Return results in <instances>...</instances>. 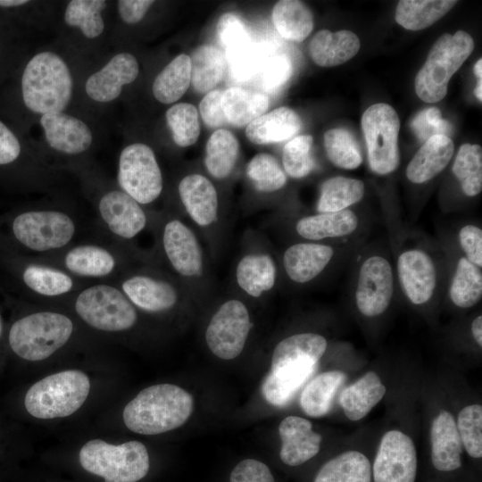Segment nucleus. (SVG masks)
Listing matches in <instances>:
<instances>
[{"mask_svg":"<svg viewBox=\"0 0 482 482\" xmlns=\"http://www.w3.org/2000/svg\"><path fill=\"white\" fill-rule=\"evenodd\" d=\"M326 338L316 333L295 334L275 347L270 371L262 386L265 400L273 406L287 405L316 371L327 349Z\"/></svg>","mask_w":482,"mask_h":482,"instance_id":"obj_1","label":"nucleus"},{"mask_svg":"<svg viewBox=\"0 0 482 482\" xmlns=\"http://www.w3.org/2000/svg\"><path fill=\"white\" fill-rule=\"evenodd\" d=\"M192 395L173 384L140 391L123 410L126 427L137 434L158 435L182 426L193 411Z\"/></svg>","mask_w":482,"mask_h":482,"instance_id":"obj_2","label":"nucleus"},{"mask_svg":"<svg viewBox=\"0 0 482 482\" xmlns=\"http://www.w3.org/2000/svg\"><path fill=\"white\" fill-rule=\"evenodd\" d=\"M72 92L71 71L59 54L43 51L28 62L21 77V95L29 111L41 115L62 112Z\"/></svg>","mask_w":482,"mask_h":482,"instance_id":"obj_3","label":"nucleus"},{"mask_svg":"<svg viewBox=\"0 0 482 482\" xmlns=\"http://www.w3.org/2000/svg\"><path fill=\"white\" fill-rule=\"evenodd\" d=\"M72 320L61 312L43 311L28 314L11 327L8 342L20 358L38 362L51 356L71 338Z\"/></svg>","mask_w":482,"mask_h":482,"instance_id":"obj_4","label":"nucleus"},{"mask_svg":"<svg viewBox=\"0 0 482 482\" xmlns=\"http://www.w3.org/2000/svg\"><path fill=\"white\" fill-rule=\"evenodd\" d=\"M474 49L472 37L458 30L445 33L431 47L427 60L416 75L417 96L426 103H436L447 94L448 83Z\"/></svg>","mask_w":482,"mask_h":482,"instance_id":"obj_5","label":"nucleus"},{"mask_svg":"<svg viewBox=\"0 0 482 482\" xmlns=\"http://www.w3.org/2000/svg\"><path fill=\"white\" fill-rule=\"evenodd\" d=\"M90 390L88 377L77 370L49 375L27 391L24 405L33 417L51 420L67 417L84 403Z\"/></svg>","mask_w":482,"mask_h":482,"instance_id":"obj_6","label":"nucleus"},{"mask_svg":"<svg viewBox=\"0 0 482 482\" xmlns=\"http://www.w3.org/2000/svg\"><path fill=\"white\" fill-rule=\"evenodd\" d=\"M79 458L84 470L105 482H137L149 470L148 452L138 441L114 445L93 439L82 446Z\"/></svg>","mask_w":482,"mask_h":482,"instance_id":"obj_7","label":"nucleus"},{"mask_svg":"<svg viewBox=\"0 0 482 482\" xmlns=\"http://www.w3.org/2000/svg\"><path fill=\"white\" fill-rule=\"evenodd\" d=\"M74 309L86 324L104 332L129 330L137 320L136 307L120 288L106 283L81 289L74 301Z\"/></svg>","mask_w":482,"mask_h":482,"instance_id":"obj_8","label":"nucleus"},{"mask_svg":"<svg viewBox=\"0 0 482 482\" xmlns=\"http://www.w3.org/2000/svg\"><path fill=\"white\" fill-rule=\"evenodd\" d=\"M362 128L371 170L378 175L394 172L400 163V120L395 110L385 103L370 105L362 114Z\"/></svg>","mask_w":482,"mask_h":482,"instance_id":"obj_9","label":"nucleus"},{"mask_svg":"<svg viewBox=\"0 0 482 482\" xmlns=\"http://www.w3.org/2000/svg\"><path fill=\"white\" fill-rule=\"evenodd\" d=\"M16 240L37 253L67 246L76 235L77 226L67 213L57 210H32L18 214L12 224Z\"/></svg>","mask_w":482,"mask_h":482,"instance_id":"obj_10","label":"nucleus"},{"mask_svg":"<svg viewBox=\"0 0 482 482\" xmlns=\"http://www.w3.org/2000/svg\"><path fill=\"white\" fill-rule=\"evenodd\" d=\"M117 181L120 190L139 204L154 202L162 191L163 183L152 148L142 143L124 147L119 157Z\"/></svg>","mask_w":482,"mask_h":482,"instance_id":"obj_11","label":"nucleus"},{"mask_svg":"<svg viewBox=\"0 0 482 482\" xmlns=\"http://www.w3.org/2000/svg\"><path fill=\"white\" fill-rule=\"evenodd\" d=\"M251 328L246 306L230 299L212 317L205 332L206 344L215 356L232 360L242 353Z\"/></svg>","mask_w":482,"mask_h":482,"instance_id":"obj_12","label":"nucleus"},{"mask_svg":"<svg viewBox=\"0 0 482 482\" xmlns=\"http://www.w3.org/2000/svg\"><path fill=\"white\" fill-rule=\"evenodd\" d=\"M417 453L412 439L400 430H389L380 440L373 463L374 482H414Z\"/></svg>","mask_w":482,"mask_h":482,"instance_id":"obj_13","label":"nucleus"},{"mask_svg":"<svg viewBox=\"0 0 482 482\" xmlns=\"http://www.w3.org/2000/svg\"><path fill=\"white\" fill-rule=\"evenodd\" d=\"M394 294L393 270L389 262L380 255L368 257L361 265L355 291L359 312L366 317L382 314Z\"/></svg>","mask_w":482,"mask_h":482,"instance_id":"obj_14","label":"nucleus"},{"mask_svg":"<svg viewBox=\"0 0 482 482\" xmlns=\"http://www.w3.org/2000/svg\"><path fill=\"white\" fill-rule=\"evenodd\" d=\"M100 219L107 229L120 239L129 240L141 233L147 217L141 205L120 189L105 192L97 204Z\"/></svg>","mask_w":482,"mask_h":482,"instance_id":"obj_15","label":"nucleus"},{"mask_svg":"<svg viewBox=\"0 0 482 482\" xmlns=\"http://www.w3.org/2000/svg\"><path fill=\"white\" fill-rule=\"evenodd\" d=\"M162 248L173 270L184 277L203 273L204 260L195 233L178 219L166 222L162 230Z\"/></svg>","mask_w":482,"mask_h":482,"instance_id":"obj_16","label":"nucleus"},{"mask_svg":"<svg viewBox=\"0 0 482 482\" xmlns=\"http://www.w3.org/2000/svg\"><path fill=\"white\" fill-rule=\"evenodd\" d=\"M138 73L137 58L129 53H119L87 78L85 92L95 102H112L120 96L124 86L137 78Z\"/></svg>","mask_w":482,"mask_h":482,"instance_id":"obj_17","label":"nucleus"},{"mask_svg":"<svg viewBox=\"0 0 482 482\" xmlns=\"http://www.w3.org/2000/svg\"><path fill=\"white\" fill-rule=\"evenodd\" d=\"M397 273L407 298L414 304L427 303L436 286V270L428 253L420 249H408L397 259Z\"/></svg>","mask_w":482,"mask_h":482,"instance_id":"obj_18","label":"nucleus"},{"mask_svg":"<svg viewBox=\"0 0 482 482\" xmlns=\"http://www.w3.org/2000/svg\"><path fill=\"white\" fill-rule=\"evenodd\" d=\"M40 124L46 143L58 153L79 154L92 145L93 134L87 124L63 112L41 115Z\"/></svg>","mask_w":482,"mask_h":482,"instance_id":"obj_19","label":"nucleus"},{"mask_svg":"<svg viewBox=\"0 0 482 482\" xmlns=\"http://www.w3.org/2000/svg\"><path fill=\"white\" fill-rule=\"evenodd\" d=\"M278 433L282 442L279 456L288 466L301 465L320 452L322 437L304 418H285L278 426Z\"/></svg>","mask_w":482,"mask_h":482,"instance_id":"obj_20","label":"nucleus"},{"mask_svg":"<svg viewBox=\"0 0 482 482\" xmlns=\"http://www.w3.org/2000/svg\"><path fill=\"white\" fill-rule=\"evenodd\" d=\"M135 307L157 313L172 309L178 302V292L168 281L153 276L136 274L124 278L120 287Z\"/></svg>","mask_w":482,"mask_h":482,"instance_id":"obj_21","label":"nucleus"},{"mask_svg":"<svg viewBox=\"0 0 482 482\" xmlns=\"http://www.w3.org/2000/svg\"><path fill=\"white\" fill-rule=\"evenodd\" d=\"M179 195L189 217L200 227H207L218 219V194L204 176L190 174L179 184Z\"/></svg>","mask_w":482,"mask_h":482,"instance_id":"obj_22","label":"nucleus"},{"mask_svg":"<svg viewBox=\"0 0 482 482\" xmlns=\"http://www.w3.org/2000/svg\"><path fill=\"white\" fill-rule=\"evenodd\" d=\"M431 460L440 471H453L461 467L462 443L453 416L440 410L430 428Z\"/></svg>","mask_w":482,"mask_h":482,"instance_id":"obj_23","label":"nucleus"},{"mask_svg":"<svg viewBox=\"0 0 482 482\" xmlns=\"http://www.w3.org/2000/svg\"><path fill=\"white\" fill-rule=\"evenodd\" d=\"M334 255L331 246L303 242L290 245L284 253L283 265L288 278L296 283H307L316 278Z\"/></svg>","mask_w":482,"mask_h":482,"instance_id":"obj_24","label":"nucleus"},{"mask_svg":"<svg viewBox=\"0 0 482 482\" xmlns=\"http://www.w3.org/2000/svg\"><path fill=\"white\" fill-rule=\"evenodd\" d=\"M453 152L454 145L451 137L444 135L429 137L409 162L407 179L416 184L430 180L447 166Z\"/></svg>","mask_w":482,"mask_h":482,"instance_id":"obj_25","label":"nucleus"},{"mask_svg":"<svg viewBox=\"0 0 482 482\" xmlns=\"http://www.w3.org/2000/svg\"><path fill=\"white\" fill-rule=\"evenodd\" d=\"M117 259L108 248L83 244L69 249L63 256V266L73 277L104 278L117 268Z\"/></svg>","mask_w":482,"mask_h":482,"instance_id":"obj_26","label":"nucleus"},{"mask_svg":"<svg viewBox=\"0 0 482 482\" xmlns=\"http://www.w3.org/2000/svg\"><path fill=\"white\" fill-rule=\"evenodd\" d=\"M360 39L353 31L327 29L317 32L309 44L312 61L321 67L340 65L359 52Z\"/></svg>","mask_w":482,"mask_h":482,"instance_id":"obj_27","label":"nucleus"},{"mask_svg":"<svg viewBox=\"0 0 482 482\" xmlns=\"http://www.w3.org/2000/svg\"><path fill=\"white\" fill-rule=\"evenodd\" d=\"M302 125L300 116L293 109L282 106L262 114L248 124L245 136L256 145L277 143L295 135Z\"/></svg>","mask_w":482,"mask_h":482,"instance_id":"obj_28","label":"nucleus"},{"mask_svg":"<svg viewBox=\"0 0 482 482\" xmlns=\"http://www.w3.org/2000/svg\"><path fill=\"white\" fill-rule=\"evenodd\" d=\"M386 392L379 376L370 370L342 391L339 403L345 416L356 421L364 418L382 400Z\"/></svg>","mask_w":482,"mask_h":482,"instance_id":"obj_29","label":"nucleus"},{"mask_svg":"<svg viewBox=\"0 0 482 482\" xmlns=\"http://www.w3.org/2000/svg\"><path fill=\"white\" fill-rule=\"evenodd\" d=\"M358 224L356 214L346 209L303 217L297 221L295 229L303 238L321 240L348 236L355 231Z\"/></svg>","mask_w":482,"mask_h":482,"instance_id":"obj_30","label":"nucleus"},{"mask_svg":"<svg viewBox=\"0 0 482 482\" xmlns=\"http://www.w3.org/2000/svg\"><path fill=\"white\" fill-rule=\"evenodd\" d=\"M220 104L227 123L240 128L264 114L270 101L262 93L234 87L222 92Z\"/></svg>","mask_w":482,"mask_h":482,"instance_id":"obj_31","label":"nucleus"},{"mask_svg":"<svg viewBox=\"0 0 482 482\" xmlns=\"http://www.w3.org/2000/svg\"><path fill=\"white\" fill-rule=\"evenodd\" d=\"M345 379L346 375L339 370L325 371L313 378L300 396V405L305 414L313 418L328 414L338 388Z\"/></svg>","mask_w":482,"mask_h":482,"instance_id":"obj_32","label":"nucleus"},{"mask_svg":"<svg viewBox=\"0 0 482 482\" xmlns=\"http://www.w3.org/2000/svg\"><path fill=\"white\" fill-rule=\"evenodd\" d=\"M277 269L268 254H247L238 262L236 278L239 287L253 297H259L275 285Z\"/></svg>","mask_w":482,"mask_h":482,"instance_id":"obj_33","label":"nucleus"},{"mask_svg":"<svg viewBox=\"0 0 482 482\" xmlns=\"http://www.w3.org/2000/svg\"><path fill=\"white\" fill-rule=\"evenodd\" d=\"M21 278L29 290L45 297L65 295L76 288V280L71 274L43 263L28 264L23 269Z\"/></svg>","mask_w":482,"mask_h":482,"instance_id":"obj_34","label":"nucleus"},{"mask_svg":"<svg viewBox=\"0 0 482 482\" xmlns=\"http://www.w3.org/2000/svg\"><path fill=\"white\" fill-rule=\"evenodd\" d=\"M273 24L280 36L287 40L300 42L313 29V16L301 1L281 0L272 9Z\"/></svg>","mask_w":482,"mask_h":482,"instance_id":"obj_35","label":"nucleus"},{"mask_svg":"<svg viewBox=\"0 0 482 482\" xmlns=\"http://www.w3.org/2000/svg\"><path fill=\"white\" fill-rule=\"evenodd\" d=\"M191 82L201 94L212 91L222 79L226 61L220 49L212 45L196 47L190 57Z\"/></svg>","mask_w":482,"mask_h":482,"instance_id":"obj_36","label":"nucleus"},{"mask_svg":"<svg viewBox=\"0 0 482 482\" xmlns=\"http://www.w3.org/2000/svg\"><path fill=\"white\" fill-rule=\"evenodd\" d=\"M369 459L354 450L346 451L326 462L313 482H370Z\"/></svg>","mask_w":482,"mask_h":482,"instance_id":"obj_37","label":"nucleus"},{"mask_svg":"<svg viewBox=\"0 0 482 482\" xmlns=\"http://www.w3.org/2000/svg\"><path fill=\"white\" fill-rule=\"evenodd\" d=\"M191 83L190 56L181 54L170 62L153 83V94L162 104L177 102Z\"/></svg>","mask_w":482,"mask_h":482,"instance_id":"obj_38","label":"nucleus"},{"mask_svg":"<svg viewBox=\"0 0 482 482\" xmlns=\"http://www.w3.org/2000/svg\"><path fill=\"white\" fill-rule=\"evenodd\" d=\"M455 0H402L395 10V21L409 30L426 29L445 14L455 4Z\"/></svg>","mask_w":482,"mask_h":482,"instance_id":"obj_39","label":"nucleus"},{"mask_svg":"<svg viewBox=\"0 0 482 482\" xmlns=\"http://www.w3.org/2000/svg\"><path fill=\"white\" fill-rule=\"evenodd\" d=\"M239 154V143L229 130L220 129L209 137L204 164L208 172L215 179H222L232 172Z\"/></svg>","mask_w":482,"mask_h":482,"instance_id":"obj_40","label":"nucleus"},{"mask_svg":"<svg viewBox=\"0 0 482 482\" xmlns=\"http://www.w3.org/2000/svg\"><path fill=\"white\" fill-rule=\"evenodd\" d=\"M363 195L364 184L362 180L341 176L330 178L321 186L317 211L330 212L346 210L361 201Z\"/></svg>","mask_w":482,"mask_h":482,"instance_id":"obj_41","label":"nucleus"},{"mask_svg":"<svg viewBox=\"0 0 482 482\" xmlns=\"http://www.w3.org/2000/svg\"><path fill=\"white\" fill-rule=\"evenodd\" d=\"M449 295L452 302L460 308H470L478 303L482 296L481 268L464 256L461 257L452 279Z\"/></svg>","mask_w":482,"mask_h":482,"instance_id":"obj_42","label":"nucleus"},{"mask_svg":"<svg viewBox=\"0 0 482 482\" xmlns=\"http://www.w3.org/2000/svg\"><path fill=\"white\" fill-rule=\"evenodd\" d=\"M107 6L104 0H72L65 8L64 21L79 29L84 37L93 39L100 37L104 30L102 12Z\"/></svg>","mask_w":482,"mask_h":482,"instance_id":"obj_43","label":"nucleus"},{"mask_svg":"<svg viewBox=\"0 0 482 482\" xmlns=\"http://www.w3.org/2000/svg\"><path fill=\"white\" fill-rule=\"evenodd\" d=\"M453 172L468 196L478 195L482 190V149L478 145L464 144L456 155Z\"/></svg>","mask_w":482,"mask_h":482,"instance_id":"obj_44","label":"nucleus"},{"mask_svg":"<svg viewBox=\"0 0 482 482\" xmlns=\"http://www.w3.org/2000/svg\"><path fill=\"white\" fill-rule=\"evenodd\" d=\"M324 146L328 159L338 168L353 170L362 162L356 140L345 129H332L325 132Z\"/></svg>","mask_w":482,"mask_h":482,"instance_id":"obj_45","label":"nucleus"},{"mask_svg":"<svg viewBox=\"0 0 482 482\" xmlns=\"http://www.w3.org/2000/svg\"><path fill=\"white\" fill-rule=\"evenodd\" d=\"M166 121L175 144L180 147L194 145L200 135L198 112L195 105L179 103L166 112Z\"/></svg>","mask_w":482,"mask_h":482,"instance_id":"obj_46","label":"nucleus"},{"mask_svg":"<svg viewBox=\"0 0 482 482\" xmlns=\"http://www.w3.org/2000/svg\"><path fill=\"white\" fill-rule=\"evenodd\" d=\"M246 175L254 188L262 193L278 191L287 183V174L277 159L265 153L258 154L250 160Z\"/></svg>","mask_w":482,"mask_h":482,"instance_id":"obj_47","label":"nucleus"},{"mask_svg":"<svg viewBox=\"0 0 482 482\" xmlns=\"http://www.w3.org/2000/svg\"><path fill=\"white\" fill-rule=\"evenodd\" d=\"M312 137L298 136L286 144L283 148L282 163L287 175L302 179L310 174L314 168L312 155Z\"/></svg>","mask_w":482,"mask_h":482,"instance_id":"obj_48","label":"nucleus"},{"mask_svg":"<svg viewBox=\"0 0 482 482\" xmlns=\"http://www.w3.org/2000/svg\"><path fill=\"white\" fill-rule=\"evenodd\" d=\"M265 55L251 40L226 48L229 71L238 80H248L253 78L260 71Z\"/></svg>","mask_w":482,"mask_h":482,"instance_id":"obj_49","label":"nucleus"},{"mask_svg":"<svg viewBox=\"0 0 482 482\" xmlns=\"http://www.w3.org/2000/svg\"><path fill=\"white\" fill-rule=\"evenodd\" d=\"M457 429L468 454L478 459L482 456V406L470 404L462 408L457 419Z\"/></svg>","mask_w":482,"mask_h":482,"instance_id":"obj_50","label":"nucleus"},{"mask_svg":"<svg viewBox=\"0 0 482 482\" xmlns=\"http://www.w3.org/2000/svg\"><path fill=\"white\" fill-rule=\"evenodd\" d=\"M411 128L416 137L425 142L436 135L448 137L453 134V125L443 119L441 112L436 107L426 108L418 112L411 121Z\"/></svg>","mask_w":482,"mask_h":482,"instance_id":"obj_51","label":"nucleus"},{"mask_svg":"<svg viewBox=\"0 0 482 482\" xmlns=\"http://www.w3.org/2000/svg\"><path fill=\"white\" fill-rule=\"evenodd\" d=\"M262 87L269 92L282 87L291 77L293 66L290 59L284 54L265 55L260 71Z\"/></svg>","mask_w":482,"mask_h":482,"instance_id":"obj_52","label":"nucleus"},{"mask_svg":"<svg viewBox=\"0 0 482 482\" xmlns=\"http://www.w3.org/2000/svg\"><path fill=\"white\" fill-rule=\"evenodd\" d=\"M217 32L225 48L251 40L245 23L231 12H226L220 17Z\"/></svg>","mask_w":482,"mask_h":482,"instance_id":"obj_53","label":"nucleus"},{"mask_svg":"<svg viewBox=\"0 0 482 482\" xmlns=\"http://www.w3.org/2000/svg\"><path fill=\"white\" fill-rule=\"evenodd\" d=\"M230 482H274L269 467L257 460L245 459L231 471Z\"/></svg>","mask_w":482,"mask_h":482,"instance_id":"obj_54","label":"nucleus"},{"mask_svg":"<svg viewBox=\"0 0 482 482\" xmlns=\"http://www.w3.org/2000/svg\"><path fill=\"white\" fill-rule=\"evenodd\" d=\"M460 245L465 254V258L482 267V230L475 225H465L459 231Z\"/></svg>","mask_w":482,"mask_h":482,"instance_id":"obj_55","label":"nucleus"},{"mask_svg":"<svg viewBox=\"0 0 482 482\" xmlns=\"http://www.w3.org/2000/svg\"><path fill=\"white\" fill-rule=\"evenodd\" d=\"M222 92L220 89L212 90L200 102L199 111L201 117L210 129H216L228 124L220 104Z\"/></svg>","mask_w":482,"mask_h":482,"instance_id":"obj_56","label":"nucleus"},{"mask_svg":"<svg viewBox=\"0 0 482 482\" xmlns=\"http://www.w3.org/2000/svg\"><path fill=\"white\" fill-rule=\"evenodd\" d=\"M21 150L18 137L0 120V165H6L16 161Z\"/></svg>","mask_w":482,"mask_h":482,"instance_id":"obj_57","label":"nucleus"},{"mask_svg":"<svg viewBox=\"0 0 482 482\" xmlns=\"http://www.w3.org/2000/svg\"><path fill=\"white\" fill-rule=\"evenodd\" d=\"M154 3L149 0H120L117 2L118 12L125 23L136 24L144 18Z\"/></svg>","mask_w":482,"mask_h":482,"instance_id":"obj_58","label":"nucleus"},{"mask_svg":"<svg viewBox=\"0 0 482 482\" xmlns=\"http://www.w3.org/2000/svg\"><path fill=\"white\" fill-rule=\"evenodd\" d=\"M471 333L476 343L482 346V316L476 317L471 323Z\"/></svg>","mask_w":482,"mask_h":482,"instance_id":"obj_59","label":"nucleus"},{"mask_svg":"<svg viewBox=\"0 0 482 482\" xmlns=\"http://www.w3.org/2000/svg\"><path fill=\"white\" fill-rule=\"evenodd\" d=\"M26 0H0V6L2 7H17L28 4Z\"/></svg>","mask_w":482,"mask_h":482,"instance_id":"obj_60","label":"nucleus"},{"mask_svg":"<svg viewBox=\"0 0 482 482\" xmlns=\"http://www.w3.org/2000/svg\"><path fill=\"white\" fill-rule=\"evenodd\" d=\"M473 71L478 79L482 78V59L479 58L474 65Z\"/></svg>","mask_w":482,"mask_h":482,"instance_id":"obj_61","label":"nucleus"},{"mask_svg":"<svg viewBox=\"0 0 482 482\" xmlns=\"http://www.w3.org/2000/svg\"><path fill=\"white\" fill-rule=\"evenodd\" d=\"M476 97L481 102L482 101V80L481 79H478L475 90H474Z\"/></svg>","mask_w":482,"mask_h":482,"instance_id":"obj_62","label":"nucleus"},{"mask_svg":"<svg viewBox=\"0 0 482 482\" xmlns=\"http://www.w3.org/2000/svg\"><path fill=\"white\" fill-rule=\"evenodd\" d=\"M2 330H3V323H2V319H1V316H0V337L2 335Z\"/></svg>","mask_w":482,"mask_h":482,"instance_id":"obj_63","label":"nucleus"}]
</instances>
